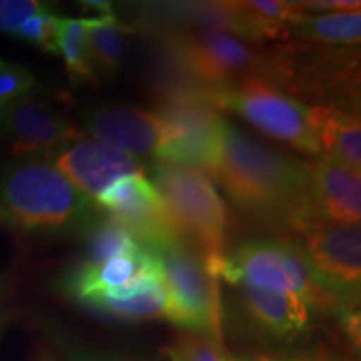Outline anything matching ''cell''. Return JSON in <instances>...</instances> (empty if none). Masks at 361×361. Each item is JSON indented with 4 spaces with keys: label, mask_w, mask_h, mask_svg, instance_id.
Wrapping results in <instances>:
<instances>
[{
    "label": "cell",
    "mask_w": 361,
    "mask_h": 361,
    "mask_svg": "<svg viewBox=\"0 0 361 361\" xmlns=\"http://www.w3.org/2000/svg\"><path fill=\"white\" fill-rule=\"evenodd\" d=\"M209 173L247 216L298 234L313 223L311 162L286 154L224 119Z\"/></svg>",
    "instance_id": "obj_1"
},
{
    "label": "cell",
    "mask_w": 361,
    "mask_h": 361,
    "mask_svg": "<svg viewBox=\"0 0 361 361\" xmlns=\"http://www.w3.org/2000/svg\"><path fill=\"white\" fill-rule=\"evenodd\" d=\"M0 209L8 226L42 236H80L101 209L42 157L13 162L0 174Z\"/></svg>",
    "instance_id": "obj_2"
},
{
    "label": "cell",
    "mask_w": 361,
    "mask_h": 361,
    "mask_svg": "<svg viewBox=\"0 0 361 361\" xmlns=\"http://www.w3.org/2000/svg\"><path fill=\"white\" fill-rule=\"evenodd\" d=\"M234 286H250L293 295L313 314L340 316L358 310L329 291L311 268L308 258L293 239H250L224 252L219 279Z\"/></svg>",
    "instance_id": "obj_3"
},
{
    "label": "cell",
    "mask_w": 361,
    "mask_h": 361,
    "mask_svg": "<svg viewBox=\"0 0 361 361\" xmlns=\"http://www.w3.org/2000/svg\"><path fill=\"white\" fill-rule=\"evenodd\" d=\"M154 188L180 241L191 246L219 279L228 211L206 171L176 162H149Z\"/></svg>",
    "instance_id": "obj_4"
},
{
    "label": "cell",
    "mask_w": 361,
    "mask_h": 361,
    "mask_svg": "<svg viewBox=\"0 0 361 361\" xmlns=\"http://www.w3.org/2000/svg\"><path fill=\"white\" fill-rule=\"evenodd\" d=\"M269 82L295 99L358 114V47H329L298 40L269 45Z\"/></svg>",
    "instance_id": "obj_5"
},
{
    "label": "cell",
    "mask_w": 361,
    "mask_h": 361,
    "mask_svg": "<svg viewBox=\"0 0 361 361\" xmlns=\"http://www.w3.org/2000/svg\"><path fill=\"white\" fill-rule=\"evenodd\" d=\"M206 97L219 111L234 112L268 137L303 154L319 156L310 128L308 104L286 94L268 79L252 78L207 90Z\"/></svg>",
    "instance_id": "obj_6"
},
{
    "label": "cell",
    "mask_w": 361,
    "mask_h": 361,
    "mask_svg": "<svg viewBox=\"0 0 361 361\" xmlns=\"http://www.w3.org/2000/svg\"><path fill=\"white\" fill-rule=\"evenodd\" d=\"M156 252L168 291V322L184 331L221 338L219 279L211 274L201 256L180 239Z\"/></svg>",
    "instance_id": "obj_7"
},
{
    "label": "cell",
    "mask_w": 361,
    "mask_h": 361,
    "mask_svg": "<svg viewBox=\"0 0 361 361\" xmlns=\"http://www.w3.org/2000/svg\"><path fill=\"white\" fill-rule=\"evenodd\" d=\"M189 69L207 90L241 80H269V49L224 32H178Z\"/></svg>",
    "instance_id": "obj_8"
},
{
    "label": "cell",
    "mask_w": 361,
    "mask_h": 361,
    "mask_svg": "<svg viewBox=\"0 0 361 361\" xmlns=\"http://www.w3.org/2000/svg\"><path fill=\"white\" fill-rule=\"evenodd\" d=\"M296 245L308 258L322 283L348 306H360V224L313 221L296 234Z\"/></svg>",
    "instance_id": "obj_9"
},
{
    "label": "cell",
    "mask_w": 361,
    "mask_h": 361,
    "mask_svg": "<svg viewBox=\"0 0 361 361\" xmlns=\"http://www.w3.org/2000/svg\"><path fill=\"white\" fill-rule=\"evenodd\" d=\"M156 112L171 133L161 161L209 171L218 152L224 117L206 94L157 101Z\"/></svg>",
    "instance_id": "obj_10"
},
{
    "label": "cell",
    "mask_w": 361,
    "mask_h": 361,
    "mask_svg": "<svg viewBox=\"0 0 361 361\" xmlns=\"http://www.w3.org/2000/svg\"><path fill=\"white\" fill-rule=\"evenodd\" d=\"M84 133L137 161H161L171 133L156 111L135 106L97 104L80 112Z\"/></svg>",
    "instance_id": "obj_11"
},
{
    "label": "cell",
    "mask_w": 361,
    "mask_h": 361,
    "mask_svg": "<svg viewBox=\"0 0 361 361\" xmlns=\"http://www.w3.org/2000/svg\"><path fill=\"white\" fill-rule=\"evenodd\" d=\"M94 202L99 209L119 221L130 236L152 251L179 239L159 192L144 174L117 179L114 184L104 189Z\"/></svg>",
    "instance_id": "obj_12"
},
{
    "label": "cell",
    "mask_w": 361,
    "mask_h": 361,
    "mask_svg": "<svg viewBox=\"0 0 361 361\" xmlns=\"http://www.w3.org/2000/svg\"><path fill=\"white\" fill-rule=\"evenodd\" d=\"M0 137L16 154L44 157L87 134L54 104L29 97L0 109Z\"/></svg>",
    "instance_id": "obj_13"
},
{
    "label": "cell",
    "mask_w": 361,
    "mask_h": 361,
    "mask_svg": "<svg viewBox=\"0 0 361 361\" xmlns=\"http://www.w3.org/2000/svg\"><path fill=\"white\" fill-rule=\"evenodd\" d=\"M159 278H162V268L157 252L139 245L134 251L104 263L78 261L62 276L61 291L84 306L96 298L116 295L141 281Z\"/></svg>",
    "instance_id": "obj_14"
},
{
    "label": "cell",
    "mask_w": 361,
    "mask_h": 361,
    "mask_svg": "<svg viewBox=\"0 0 361 361\" xmlns=\"http://www.w3.org/2000/svg\"><path fill=\"white\" fill-rule=\"evenodd\" d=\"M42 159L51 162L92 201L117 179L142 174L144 169L141 162L124 152L89 137L57 149Z\"/></svg>",
    "instance_id": "obj_15"
},
{
    "label": "cell",
    "mask_w": 361,
    "mask_h": 361,
    "mask_svg": "<svg viewBox=\"0 0 361 361\" xmlns=\"http://www.w3.org/2000/svg\"><path fill=\"white\" fill-rule=\"evenodd\" d=\"M311 209L316 221L360 224L361 178L340 162L318 156L311 164Z\"/></svg>",
    "instance_id": "obj_16"
},
{
    "label": "cell",
    "mask_w": 361,
    "mask_h": 361,
    "mask_svg": "<svg viewBox=\"0 0 361 361\" xmlns=\"http://www.w3.org/2000/svg\"><path fill=\"white\" fill-rule=\"evenodd\" d=\"M142 37L146 39L142 78L157 101L207 94V89L189 69L178 32H156Z\"/></svg>",
    "instance_id": "obj_17"
},
{
    "label": "cell",
    "mask_w": 361,
    "mask_h": 361,
    "mask_svg": "<svg viewBox=\"0 0 361 361\" xmlns=\"http://www.w3.org/2000/svg\"><path fill=\"white\" fill-rule=\"evenodd\" d=\"M247 318L261 331L276 340H295L311 324V310L303 301L284 293L238 286Z\"/></svg>",
    "instance_id": "obj_18"
},
{
    "label": "cell",
    "mask_w": 361,
    "mask_h": 361,
    "mask_svg": "<svg viewBox=\"0 0 361 361\" xmlns=\"http://www.w3.org/2000/svg\"><path fill=\"white\" fill-rule=\"evenodd\" d=\"M310 128L319 156L361 173L360 114L331 106H310Z\"/></svg>",
    "instance_id": "obj_19"
},
{
    "label": "cell",
    "mask_w": 361,
    "mask_h": 361,
    "mask_svg": "<svg viewBox=\"0 0 361 361\" xmlns=\"http://www.w3.org/2000/svg\"><path fill=\"white\" fill-rule=\"evenodd\" d=\"M85 35L90 61L96 71L99 80L114 79L123 69L126 54H128V39L133 32L129 25H126L116 16H96L84 17Z\"/></svg>",
    "instance_id": "obj_20"
},
{
    "label": "cell",
    "mask_w": 361,
    "mask_h": 361,
    "mask_svg": "<svg viewBox=\"0 0 361 361\" xmlns=\"http://www.w3.org/2000/svg\"><path fill=\"white\" fill-rule=\"evenodd\" d=\"M288 39L329 47H358L361 40V11L318 16L308 13L293 27Z\"/></svg>",
    "instance_id": "obj_21"
},
{
    "label": "cell",
    "mask_w": 361,
    "mask_h": 361,
    "mask_svg": "<svg viewBox=\"0 0 361 361\" xmlns=\"http://www.w3.org/2000/svg\"><path fill=\"white\" fill-rule=\"evenodd\" d=\"M56 56L64 61L72 84H101L90 61L82 19L61 16L56 27Z\"/></svg>",
    "instance_id": "obj_22"
},
{
    "label": "cell",
    "mask_w": 361,
    "mask_h": 361,
    "mask_svg": "<svg viewBox=\"0 0 361 361\" xmlns=\"http://www.w3.org/2000/svg\"><path fill=\"white\" fill-rule=\"evenodd\" d=\"M84 308L116 319H126V322H142V319H166L168 322L169 318V300L164 279L146 288L137 295L123 298V300L99 298V300L90 301Z\"/></svg>",
    "instance_id": "obj_23"
},
{
    "label": "cell",
    "mask_w": 361,
    "mask_h": 361,
    "mask_svg": "<svg viewBox=\"0 0 361 361\" xmlns=\"http://www.w3.org/2000/svg\"><path fill=\"white\" fill-rule=\"evenodd\" d=\"M166 355L169 361H224L228 351L221 338L186 331L168 346Z\"/></svg>",
    "instance_id": "obj_24"
},
{
    "label": "cell",
    "mask_w": 361,
    "mask_h": 361,
    "mask_svg": "<svg viewBox=\"0 0 361 361\" xmlns=\"http://www.w3.org/2000/svg\"><path fill=\"white\" fill-rule=\"evenodd\" d=\"M42 90L34 74L24 67L8 64L4 61L0 64V109L24 99L34 97Z\"/></svg>",
    "instance_id": "obj_25"
},
{
    "label": "cell",
    "mask_w": 361,
    "mask_h": 361,
    "mask_svg": "<svg viewBox=\"0 0 361 361\" xmlns=\"http://www.w3.org/2000/svg\"><path fill=\"white\" fill-rule=\"evenodd\" d=\"M59 17L61 16H59L54 7L45 8V11L30 17L17 30L16 37L42 49L44 52L56 54V27Z\"/></svg>",
    "instance_id": "obj_26"
},
{
    "label": "cell",
    "mask_w": 361,
    "mask_h": 361,
    "mask_svg": "<svg viewBox=\"0 0 361 361\" xmlns=\"http://www.w3.org/2000/svg\"><path fill=\"white\" fill-rule=\"evenodd\" d=\"M52 7L39 0H0V34L16 37L17 30L35 13Z\"/></svg>",
    "instance_id": "obj_27"
},
{
    "label": "cell",
    "mask_w": 361,
    "mask_h": 361,
    "mask_svg": "<svg viewBox=\"0 0 361 361\" xmlns=\"http://www.w3.org/2000/svg\"><path fill=\"white\" fill-rule=\"evenodd\" d=\"M273 361H351L338 355L329 353H303V355H273Z\"/></svg>",
    "instance_id": "obj_28"
},
{
    "label": "cell",
    "mask_w": 361,
    "mask_h": 361,
    "mask_svg": "<svg viewBox=\"0 0 361 361\" xmlns=\"http://www.w3.org/2000/svg\"><path fill=\"white\" fill-rule=\"evenodd\" d=\"M67 361H128L124 358H117V356H107V355H97L90 353V351L67 348L66 351Z\"/></svg>",
    "instance_id": "obj_29"
},
{
    "label": "cell",
    "mask_w": 361,
    "mask_h": 361,
    "mask_svg": "<svg viewBox=\"0 0 361 361\" xmlns=\"http://www.w3.org/2000/svg\"><path fill=\"white\" fill-rule=\"evenodd\" d=\"M85 11H96L99 16H114V6L111 2H104V0H87V2H80Z\"/></svg>",
    "instance_id": "obj_30"
},
{
    "label": "cell",
    "mask_w": 361,
    "mask_h": 361,
    "mask_svg": "<svg viewBox=\"0 0 361 361\" xmlns=\"http://www.w3.org/2000/svg\"><path fill=\"white\" fill-rule=\"evenodd\" d=\"M224 361H273V355H243V356H233L226 355Z\"/></svg>",
    "instance_id": "obj_31"
},
{
    "label": "cell",
    "mask_w": 361,
    "mask_h": 361,
    "mask_svg": "<svg viewBox=\"0 0 361 361\" xmlns=\"http://www.w3.org/2000/svg\"><path fill=\"white\" fill-rule=\"evenodd\" d=\"M6 326H7V316L4 313H0V340H2V335H4V331H6Z\"/></svg>",
    "instance_id": "obj_32"
},
{
    "label": "cell",
    "mask_w": 361,
    "mask_h": 361,
    "mask_svg": "<svg viewBox=\"0 0 361 361\" xmlns=\"http://www.w3.org/2000/svg\"><path fill=\"white\" fill-rule=\"evenodd\" d=\"M6 286H7V278L6 276H0V298H2L4 291H6Z\"/></svg>",
    "instance_id": "obj_33"
},
{
    "label": "cell",
    "mask_w": 361,
    "mask_h": 361,
    "mask_svg": "<svg viewBox=\"0 0 361 361\" xmlns=\"http://www.w3.org/2000/svg\"><path fill=\"white\" fill-rule=\"evenodd\" d=\"M0 226H8V219L2 209H0Z\"/></svg>",
    "instance_id": "obj_34"
},
{
    "label": "cell",
    "mask_w": 361,
    "mask_h": 361,
    "mask_svg": "<svg viewBox=\"0 0 361 361\" xmlns=\"http://www.w3.org/2000/svg\"><path fill=\"white\" fill-rule=\"evenodd\" d=\"M40 361H56V360H54L52 356H42V360Z\"/></svg>",
    "instance_id": "obj_35"
},
{
    "label": "cell",
    "mask_w": 361,
    "mask_h": 361,
    "mask_svg": "<svg viewBox=\"0 0 361 361\" xmlns=\"http://www.w3.org/2000/svg\"><path fill=\"white\" fill-rule=\"evenodd\" d=\"M2 62H4V59H2V57H0V64H2Z\"/></svg>",
    "instance_id": "obj_36"
}]
</instances>
